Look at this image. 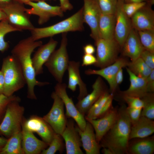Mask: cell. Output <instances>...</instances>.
I'll use <instances>...</instances> for the list:
<instances>
[{
    "mask_svg": "<svg viewBox=\"0 0 154 154\" xmlns=\"http://www.w3.org/2000/svg\"><path fill=\"white\" fill-rule=\"evenodd\" d=\"M118 116V109L112 107L102 117L96 119H85L92 126L95 132L96 140L100 141L116 122Z\"/></svg>",
    "mask_w": 154,
    "mask_h": 154,
    "instance_id": "obj_16",
    "label": "cell"
},
{
    "mask_svg": "<svg viewBox=\"0 0 154 154\" xmlns=\"http://www.w3.org/2000/svg\"><path fill=\"white\" fill-rule=\"evenodd\" d=\"M124 3H128L134 2H145L147 3L153 5L154 3V0H121Z\"/></svg>",
    "mask_w": 154,
    "mask_h": 154,
    "instance_id": "obj_48",
    "label": "cell"
},
{
    "mask_svg": "<svg viewBox=\"0 0 154 154\" xmlns=\"http://www.w3.org/2000/svg\"><path fill=\"white\" fill-rule=\"evenodd\" d=\"M22 140L21 130L15 133L8 139L0 154H24Z\"/></svg>",
    "mask_w": 154,
    "mask_h": 154,
    "instance_id": "obj_30",
    "label": "cell"
},
{
    "mask_svg": "<svg viewBox=\"0 0 154 154\" xmlns=\"http://www.w3.org/2000/svg\"><path fill=\"white\" fill-rule=\"evenodd\" d=\"M142 109L126 107V110L131 125L136 123L141 116Z\"/></svg>",
    "mask_w": 154,
    "mask_h": 154,
    "instance_id": "obj_40",
    "label": "cell"
},
{
    "mask_svg": "<svg viewBox=\"0 0 154 154\" xmlns=\"http://www.w3.org/2000/svg\"><path fill=\"white\" fill-rule=\"evenodd\" d=\"M126 69L129 76L130 85L128 89L121 92L122 96L141 98L147 93L145 78L137 76L127 68Z\"/></svg>",
    "mask_w": 154,
    "mask_h": 154,
    "instance_id": "obj_28",
    "label": "cell"
},
{
    "mask_svg": "<svg viewBox=\"0 0 154 154\" xmlns=\"http://www.w3.org/2000/svg\"><path fill=\"white\" fill-rule=\"evenodd\" d=\"M84 23L82 7L70 17L54 25L44 27H35L31 31V36L37 41L60 33L82 31L84 29Z\"/></svg>",
    "mask_w": 154,
    "mask_h": 154,
    "instance_id": "obj_3",
    "label": "cell"
},
{
    "mask_svg": "<svg viewBox=\"0 0 154 154\" xmlns=\"http://www.w3.org/2000/svg\"><path fill=\"white\" fill-rule=\"evenodd\" d=\"M20 100H15L8 104L0 123V135L7 139L15 133L21 130L25 109L20 105Z\"/></svg>",
    "mask_w": 154,
    "mask_h": 154,
    "instance_id": "obj_5",
    "label": "cell"
},
{
    "mask_svg": "<svg viewBox=\"0 0 154 154\" xmlns=\"http://www.w3.org/2000/svg\"><path fill=\"white\" fill-rule=\"evenodd\" d=\"M52 0L54 1H56V0Z\"/></svg>",
    "mask_w": 154,
    "mask_h": 154,
    "instance_id": "obj_55",
    "label": "cell"
},
{
    "mask_svg": "<svg viewBox=\"0 0 154 154\" xmlns=\"http://www.w3.org/2000/svg\"><path fill=\"white\" fill-rule=\"evenodd\" d=\"M126 108L123 104L118 109L116 122L99 143L101 147L109 148L113 154H127L131 124Z\"/></svg>",
    "mask_w": 154,
    "mask_h": 154,
    "instance_id": "obj_2",
    "label": "cell"
},
{
    "mask_svg": "<svg viewBox=\"0 0 154 154\" xmlns=\"http://www.w3.org/2000/svg\"><path fill=\"white\" fill-rule=\"evenodd\" d=\"M58 42L51 37L46 44L38 47L32 58L33 65L36 76L43 72V66L55 50Z\"/></svg>",
    "mask_w": 154,
    "mask_h": 154,
    "instance_id": "obj_20",
    "label": "cell"
},
{
    "mask_svg": "<svg viewBox=\"0 0 154 154\" xmlns=\"http://www.w3.org/2000/svg\"><path fill=\"white\" fill-rule=\"evenodd\" d=\"M14 1L22 4H26L29 1L38 2L42 0H14Z\"/></svg>",
    "mask_w": 154,
    "mask_h": 154,
    "instance_id": "obj_52",
    "label": "cell"
},
{
    "mask_svg": "<svg viewBox=\"0 0 154 154\" xmlns=\"http://www.w3.org/2000/svg\"><path fill=\"white\" fill-rule=\"evenodd\" d=\"M75 128L80 135L82 146L86 153L100 154L101 147L96 141L94 130L92 125L87 121L85 128L83 131L81 130L78 126H76Z\"/></svg>",
    "mask_w": 154,
    "mask_h": 154,
    "instance_id": "obj_22",
    "label": "cell"
},
{
    "mask_svg": "<svg viewBox=\"0 0 154 154\" xmlns=\"http://www.w3.org/2000/svg\"><path fill=\"white\" fill-rule=\"evenodd\" d=\"M132 72L137 76L146 78L151 73L152 70L149 68L139 57L128 62L127 66Z\"/></svg>",
    "mask_w": 154,
    "mask_h": 154,
    "instance_id": "obj_31",
    "label": "cell"
},
{
    "mask_svg": "<svg viewBox=\"0 0 154 154\" xmlns=\"http://www.w3.org/2000/svg\"><path fill=\"white\" fill-rule=\"evenodd\" d=\"M145 79L147 92L153 93L154 91V69L152 70Z\"/></svg>",
    "mask_w": 154,
    "mask_h": 154,
    "instance_id": "obj_42",
    "label": "cell"
},
{
    "mask_svg": "<svg viewBox=\"0 0 154 154\" xmlns=\"http://www.w3.org/2000/svg\"><path fill=\"white\" fill-rule=\"evenodd\" d=\"M102 13L115 14L117 0H96Z\"/></svg>",
    "mask_w": 154,
    "mask_h": 154,
    "instance_id": "obj_36",
    "label": "cell"
},
{
    "mask_svg": "<svg viewBox=\"0 0 154 154\" xmlns=\"http://www.w3.org/2000/svg\"><path fill=\"white\" fill-rule=\"evenodd\" d=\"M65 83H58L54 87L55 92L62 99L66 108V116L75 121L79 128L83 131L86 127L87 121L84 116L82 115L74 105L72 98L68 95Z\"/></svg>",
    "mask_w": 154,
    "mask_h": 154,
    "instance_id": "obj_11",
    "label": "cell"
},
{
    "mask_svg": "<svg viewBox=\"0 0 154 154\" xmlns=\"http://www.w3.org/2000/svg\"><path fill=\"white\" fill-rule=\"evenodd\" d=\"M20 99L19 97L15 95L7 96L3 94H0V123L5 115L7 106L11 101Z\"/></svg>",
    "mask_w": 154,
    "mask_h": 154,
    "instance_id": "obj_38",
    "label": "cell"
},
{
    "mask_svg": "<svg viewBox=\"0 0 154 154\" xmlns=\"http://www.w3.org/2000/svg\"><path fill=\"white\" fill-rule=\"evenodd\" d=\"M154 152L153 136L133 138L129 141L127 154H153Z\"/></svg>",
    "mask_w": 154,
    "mask_h": 154,
    "instance_id": "obj_26",
    "label": "cell"
},
{
    "mask_svg": "<svg viewBox=\"0 0 154 154\" xmlns=\"http://www.w3.org/2000/svg\"><path fill=\"white\" fill-rule=\"evenodd\" d=\"M102 151V153L104 154H113L111 150L107 148L103 147Z\"/></svg>",
    "mask_w": 154,
    "mask_h": 154,
    "instance_id": "obj_53",
    "label": "cell"
},
{
    "mask_svg": "<svg viewBox=\"0 0 154 154\" xmlns=\"http://www.w3.org/2000/svg\"><path fill=\"white\" fill-rule=\"evenodd\" d=\"M137 32L140 41L144 48L154 53V29Z\"/></svg>",
    "mask_w": 154,
    "mask_h": 154,
    "instance_id": "obj_33",
    "label": "cell"
},
{
    "mask_svg": "<svg viewBox=\"0 0 154 154\" xmlns=\"http://www.w3.org/2000/svg\"><path fill=\"white\" fill-rule=\"evenodd\" d=\"M20 31L13 27L8 22L7 20L0 22V51L3 52L9 47L8 43L5 40V36L7 34L13 32Z\"/></svg>",
    "mask_w": 154,
    "mask_h": 154,
    "instance_id": "obj_34",
    "label": "cell"
},
{
    "mask_svg": "<svg viewBox=\"0 0 154 154\" xmlns=\"http://www.w3.org/2000/svg\"><path fill=\"white\" fill-rule=\"evenodd\" d=\"M122 97L128 107L141 109L143 108V103L141 98L126 95H123Z\"/></svg>",
    "mask_w": 154,
    "mask_h": 154,
    "instance_id": "obj_39",
    "label": "cell"
},
{
    "mask_svg": "<svg viewBox=\"0 0 154 154\" xmlns=\"http://www.w3.org/2000/svg\"><path fill=\"white\" fill-rule=\"evenodd\" d=\"M123 3L122 1L117 0L115 13L114 39L120 47L123 45L132 28L131 18L126 15L123 9Z\"/></svg>",
    "mask_w": 154,
    "mask_h": 154,
    "instance_id": "obj_13",
    "label": "cell"
},
{
    "mask_svg": "<svg viewBox=\"0 0 154 154\" xmlns=\"http://www.w3.org/2000/svg\"><path fill=\"white\" fill-rule=\"evenodd\" d=\"M53 100L52 106L49 112L42 118L56 133L61 135L66 128L67 120L62 99L55 92L51 94Z\"/></svg>",
    "mask_w": 154,
    "mask_h": 154,
    "instance_id": "obj_9",
    "label": "cell"
},
{
    "mask_svg": "<svg viewBox=\"0 0 154 154\" xmlns=\"http://www.w3.org/2000/svg\"><path fill=\"white\" fill-rule=\"evenodd\" d=\"M96 60V57L93 54H84L82 56V66H87L94 64Z\"/></svg>",
    "mask_w": 154,
    "mask_h": 154,
    "instance_id": "obj_43",
    "label": "cell"
},
{
    "mask_svg": "<svg viewBox=\"0 0 154 154\" xmlns=\"http://www.w3.org/2000/svg\"><path fill=\"white\" fill-rule=\"evenodd\" d=\"M59 1L60 6L64 12L71 11L73 9V6L69 0H59Z\"/></svg>",
    "mask_w": 154,
    "mask_h": 154,
    "instance_id": "obj_44",
    "label": "cell"
},
{
    "mask_svg": "<svg viewBox=\"0 0 154 154\" xmlns=\"http://www.w3.org/2000/svg\"><path fill=\"white\" fill-rule=\"evenodd\" d=\"M63 140L61 135L55 133L48 145L49 147L44 149L41 154H54L58 151L62 153L65 147Z\"/></svg>",
    "mask_w": 154,
    "mask_h": 154,
    "instance_id": "obj_35",
    "label": "cell"
},
{
    "mask_svg": "<svg viewBox=\"0 0 154 154\" xmlns=\"http://www.w3.org/2000/svg\"><path fill=\"white\" fill-rule=\"evenodd\" d=\"M92 92L79 100L75 105L79 112L84 116L93 104L106 91L103 80L100 77L96 79L92 86Z\"/></svg>",
    "mask_w": 154,
    "mask_h": 154,
    "instance_id": "obj_19",
    "label": "cell"
},
{
    "mask_svg": "<svg viewBox=\"0 0 154 154\" xmlns=\"http://www.w3.org/2000/svg\"><path fill=\"white\" fill-rule=\"evenodd\" d=\"M7 139L5 137H0V152L6 143Z\"/></svg>",
    "mask_w": 154,
    "mask_h": 154,
    "instance_id": "obj_50",
    "label": "cell"
},
{
    "mask_svg": "<svg viewBox=\"0 0 154 154\" xmlns=\"http://www.w3.org/2000/svg\"><path fill=\"white\" fill-rule=\"evenodd\" d=\"M115 24V14H104L101 13L98 25L100 38L106 40L114 39Z\"/></svg>",
    "mask_w": 154,
    "mask_h": 154,
    "instance_id": "obj_29",
    "label": "cell"
},
{
    "mask_svg": "<svg viewBox=\"0 0 154 154\" xmlns=\"http://www.w3.org/2000/svg\"><path fill=\"white\" fill-rule=\"evenodd\" d=\"M147 3L145 2L124 3L123 5V9L126 15L131 18L137 11Z\"/></svg>",
    "mask_w": 154,
    "mask_h": 154,
    "instance_id": "obj_37",
    "label": "cell"
},
{
    "mask_svg": "<svg viewBox=\"0 0 154 154\" xmlns=\"http://www.w3.org/2000/svg\"><path fill=\"white\" fill-rule=\"evenodd\" d=\"M7 15L0 8V22L5 20H7Z\"/></svg>",
    "mask_w": 154,
    "mask_h": 154,
    "instance_id": "obj_51",
    "label": "cell"
},
{
    "mask_svg": "<svg viewBox=\"0 0 154 154\" xmlns=\"http://www.w3.org/2000/svg\"><path fill=\"white\" fill-rule=\"evenodd\" d=\"M1 9L6 14L9 23L20 31H31L35 27L23 4L14 1Z\"/></svg>",
    "mask_w": 154,
    "mask_h": 154,
    "instance_id": "obj_7",
    "label": "cell"
},
{
    "mask_svg": "<svg viewBox=\"0 0 154 154\" xmlns=\"http://www.w3.org/2000/svg\"><path fill=\"white\" fill-rule=\"evenodd\" d=\"M23 123L28 130L36 133L48 145L56 133L42 117L37 116L24 119Z\"/></svg>",
    "mask_w": 154,
    "mask_h": 154,
    "instance_id": "obj_15",
    "label": "cell"
},
{
    "mask_svg": "<svg viewBox=\"0 0 154 154\" xmlns=\"http://www.w3.org/2000/svg\"><path fill=\"white\" fill-rule=\"evenodd\" d=\"M80 62L70 61L69 62L67 69L68 74V88L72 92H74L76 90L77 86H78L79 93L77 97L78 101L88 94L86 84L80 76Z\"/></svg>",
    "mask_w": 154,
    "mask_h": 154,
    "instance_id": "obj_21",
    "label": "cell"
},
{
    "mask_svg": "<svg viewBox=\"0 0 154 154\" xmlns=\"http://www.w3.org/2000/svg\"><path fill=\"white\" fill-rule=\"evenodd\" d=\"M5 85V81L3 73L0 70V94H3Z\"/></svg>",
    "mask_w": 154,
    "mask_h": 154,
    "instance_id": "obj_47",
    "label": "cell"
},
{
    "mask_svg": "<svg viewBox=\"0 0 154 154\" xmlns=\"http://www.w3.org/2000/svg\"><path fill=\"white\" fill-rule=\"evenodd\" d=\"M96 62L94 66L101 68L114 63L117 59L120 46L114 39L100 38L95 41Z\"/></svg>",
    "mask_w": 154,
    "mask_h": 154,
    "instance_id": "obj_8",
    "label": "cell"
},
{
    "mask_svg": "<svg viewBox=\"0 0 154 154\" xmlns=\"http://www.w3.org/2000/svg\"><path fill=\"white\" fill-rule=\"evenodd\" d=\"M154 132V121L141 116L138 121L131 125L129 140L135 138L147 137Z\"/></svg>",
    "mask_w": 154,
    "mask_h": 154,
    "instance_id": "obj_27",
    "label": "cell"
},
{
    "mask_svg": "<svg viewBox=\"0 0 154 154\" xmlns=\"http://www.w3.org/2000/svg\"><path fill=\"white\" fill-rule=\"evenodd\" d=\"M43 1H45L46 0H42Z\"/></svg>",
    "mask_w": 154,
    "mask_h": 154,
    "instance_id": "obj_54",
    "label": "cell"
},
{
    "mask_svg": "<svg viewBox=\"0 0 154 154\" xmlns=\"http://www.w3.org/2000/svg\"><path fill=\"white\" fill-rule=\"evenodd\" d=\"M143 103L141 116L153 120L154 119V96L153 93H147L141 98Z\"/></svg>",
    "mask_w": 154,
    "mask_h": 154,
    "instance_id": "obj_32",
    "label": "cell"
},
{
    "mask_svg": "<svg viewBox=\"0 0 154 154\" xmlns=\"http://www.w3.org/2000/svg\"><path fill=\"white\" fill-rule=\"evenodd\" d=\"M129 62L123 58H117L112 64L100 70L88 69L85 71L87 75H97L102 77L108 82L112 93L114 92L117 87L115 81L116 74L121 68L127 66Z\"/></svg>",
    "mask_w": 154,
    "mask_h": 154,
    "instance_id": "obj_14",
    "label": "cell"
},
{
    "mask_svg": "<svg viewBox=\"0 0 154 154\" xmlns=\"http://www.w3.org/2000/svg\"><path fill=\"white\" fill-rule=\"evenodd\" d=\"M74 121L71 118L67 120L66 128L61 135L65 141L66 154H83L80 137Z\"/></svg>",
    "mask_w": 154,
    "mask_h": 154,
    "instance_id": "obj_17",
    "label": "cell"
},
{
    "mask_svg": "<svg viewBox=\"0 0 154 154\" xmlns=\"http://www.w3.org/2000/svg\"><path fill=\"white\" fill-rule=\"evenodd\" d=\"M83 50L84 54H93L95 52V47L91 44H87L84 46Z\"/></svg>",
    "mask_w": 154,
    "mask_h": 154,
    "instance_id": "obj_45",
    "label": "cell"
},
{
    "mask_svg": "<svg viewBox=\"0 0 154 154\" xmlns=\"http://www.w3.org/2000/svg\"><path fill=\"white\" fill-rule=\"evenodd\" d=\"M147 3L131 18L133 28L137 31L154 29V11Z\"/></svg>",
    "mask_w": 154,
    "mask_h": 154,
    "instance_id": "obj_18",
    "label": "cell"
},
{
    "mask_svg": "<svg viewBox=\"0 0 154 154\" xmlns=\"http://www.w3.org/2000/svg\"><path fill=\"white\" fill-rule=\"evenodd\" d=\"M123 80V73L122 68L120 69L117 72L115 78V81L116 85L121 84Z\"/></svg>",
    "mask_w": 154,
    "mask_h": 154,
    "instance_id": "obj_46",
    "label": "cell"
},
{
    "mask_svg": "<svg viewBox=\"0 0 154 154\" xmlns=\"http://www.w3.org/2000/svg\"><path fill=\"white\" fill-rule=\"evenodd\" d=\"M26 4L31 7L30 9L26 8V12L29 15L38 16L39 25L46 23L52 17L56 16L62 17L64 15V12L60 6L50 5L44 1H29Z\"/></svg>",
    "mask_w": 154,
    "mask_h": 154,
    "instance_id": "obj_10",
    "label": "cell"
},
{
    "mask_svg": "<svg viewBox=\"0 0 154 154\" xmlns=\"http://www.w3.org/2000/svg\"><path fill=\"white\" fill-rule=\"evenodd\" d=\"M140 57L149 68L154 69V53L145 49Z\"/></svg>",
    "mask_w": 154,
    "mask_h": 154,
    "instance_id": "obj_41",
    "label": "cell"
},
{
    "mask_svg": "<svg viewBox=\"0 0 154 154\" xmlns=\"http://www.w3.org/2000/svg\"><path fill=\"white\" fill-rule=\"evenodd\" d=\"M5 85L3 94L9 97L22 88L26 82L21 67L17 60L12 55L3 59L2 68Z\"/></svg>",
    "mask_w": 154,
    "mask_h": 154,
    "instance_id": "obj_4",
    "label": "cell"
},
{
    "mask_svg": "<svg viewBox=\"0 0 154 154\" xmlns=\"http://www.w3.org/2000/svg\"><path fill=\"white\" fill-rule=\"evenodd\" d=\"M67 33H62L59 48L53 52L44 64L58 83L62 82L70 61L67 49Z\"/></svg>",
    "mask_w": 154,
    "mask_h": 154,
    "instance_id": "obj_6",
    "label": "cell"
},
{
    "mask_svg": "<svg viewBox=\"0 0 154 154\" xmlns=\"http://www.w3.org/2000/svg\"><path fill=\"white\" fill-rule=\"evenodd\" d=\"M121 48L123 55L131 61L139 57L145 49L141 42L137 31L133 27Z\"/></svg>",
    "mask_w": 154,
    "mask_h": 154,
    "instance_id": "obj_24",
    "label": "cell"
},
{
    "mask_svg": "<svg viewBox=\"0 0 154 154\" xmlns=\"http://www.w3.org/2000/svg\"><path fill=\"white\" fill-rule=\"evenodd\" d=\"M42 44V41H35L31 36L20 40L11 51V55L17 60L21 67L27 86V97L31 99H37L34 90L35 86H43L49 84L37 80L31 58L34 50Z\"/></svg>",
    "mask_w": 154,
    "mask_h": 154,
    "instance_id": "obj_1",
    "label": "cell"
},
{
    "mask_svg": "<svg viewBox=\"0 0 154 154\" xmlns=\"http://www.w3.org/2000/svg\"><path fill=\"white\" fill-rule=\"evenodd\" d=\"M22 145L24 154H38L48 145L37 138L33 133L27 129L22 123Z\"/></svg>",
    "mask_w": 154,
    "mask_h": 154,
    "instance_id": "obj_23",
    "label": "cell"
},
{
    "mask_svg": "<svg viewBox=\"0 0 154 154\" xmlns=\"http://www.w3.org/2000/svg\"><path fill=\"white\" fill-rule=\"evenodd\" d=\"M83 18L84 23L89 27L90 36L95 41L100 38L98 25L101 12L96 0H83Z\"/></svg>",
    "mask_w": 154,
    "mask_h": 154,
    "instance_id": "obj_12",
    "label": "cell"
},
{
    "mask_svg": "<svg viewBox=\"0 0 154 154\" xmlns=\"http://www.w3.org/2000/svg\"><path fill=\"white\" fill-rule=\"evenodd\" d=\"M14 1V0H0V8H2Z\"/></svg>",
    "mask_w": 154,
    "mask_h": 154,
    "instance_id": "obj_49",
    "label": "cell"
},
{
    "mask_svg": "<svg viewBox=\"0 0 154 154\" xmlns=\"http://www.w3.org/2000/svg\"><path fill=\"white\" fill-rule=\"evenodd\" d=\"M113 94L107 91L93 104L84 116L85 119H96L106 114L112 107Z\"/></svg>",
    "mask_w": 154,
    "mask_h": 154,
    "instance_id": "obj_25",
    "label": "cell"
}]
</instances>
